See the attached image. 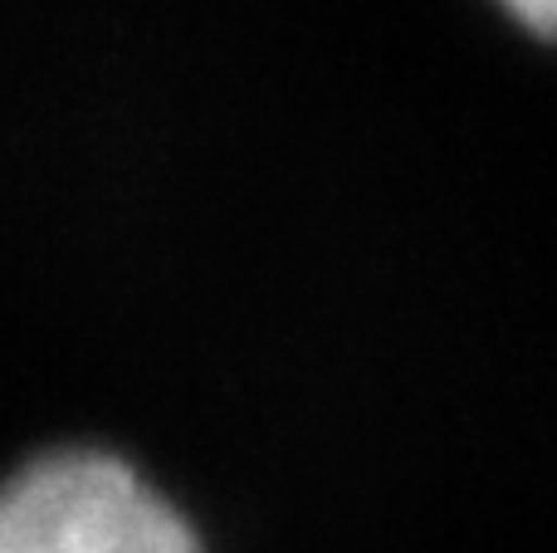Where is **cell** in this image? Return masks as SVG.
Listing matches in <instances>:
<instances>
[{
	"label": "cell",
	"instance_id": "2",
	"mask_svg": "<svg viewBox=\"0 0 557 553\" xmlns=\"http://www.w3.org/2000/svg\"><path fill=\"white\" fill-rule=\"evenodd\" d=\"M499 5L509 10L523 29H533V35H543V39H557V0H499Z\"/></svg>",
	"mask_w": 557,
	"mask_h": 553
},
{
	"label": "cell",
	"instance_id": "1",
	"mask_svg": "<svg viewBox=\"0 0 557 553\" xmlns=\"http://www.w3.org/2000/svg\"><path fill=\"white\" fill-rule=\"evenodd\" d=\"M0 553H201V539L127 460L49 451L0 486Z\"/></svg>",
	"mask_w": 557,
	"mask_h": 553
}]
</instances>
